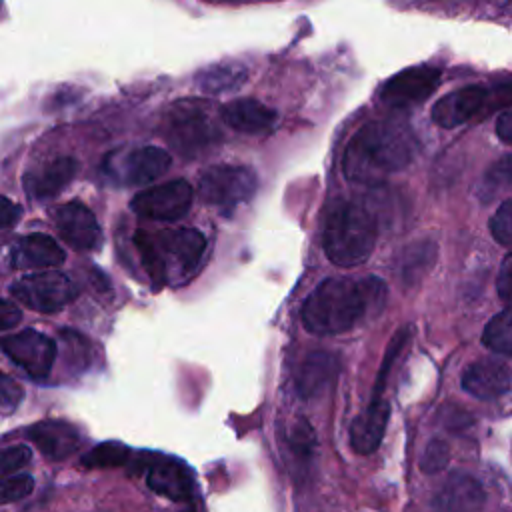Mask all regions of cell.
<instances>
[{
    "instance_id": "1",
    "label": "cell",
    "mask_w": 512,
    "mask_h": 512,
    "mask_svg": "<svg viewBox=\"0 0 512 512\" xmlns=\"http://www.w3.org/2000/svg\"><path fill=\"white\" fill-rule=\"evenodd\" d=\"M386 300V286L378 278H326L306 298L302 324L308 332L330 336L350 330L366 314L378 312Z\"/></svg>"
},
{
    "instance_id": "2",
    "label": "cell",
    "mask_w": 512,
    "mask_h": 512,
    "mask_svg": "<svg viewBox=\"0 0 512 512\" xmlns=\"http://www.w3.org/2000/svg\"><path fill=\"white\" fill-rule=\"evenodd\" d=\"M416 152L410 128L398 120L364 124L348 142L342 170L350 182L376 184L388 174L406 168Z\"/></svg>"
},
{
    "instance_id": "3",
    "label": "cell",
    "mask_w": 512,
    "mask_h": 512,
    "mask_svg": "<svg viewBox=\"0 0 512 512\" xmlns=\"http://www.w3.org/2000/svg\"><path fill=\"white\" fill-rule=\"evenodd\" d=\"M376 244V222L368 210L354 202H336L324 220L322 246L328 260L352 268L368 260Z\"/></svg>"
},
{
    "instance_id": "4",
    "label": "cell",
    "mask_w": 512,
    "mask_h": 512,
    "mask_svg": "<svg viewBox=\"0 0 512 512\" xmlns=\"http://www.w3.org/2000/svg\"><path fill=\"white\" fill-rule=\"evenodd\" d=\"M166 140L182 156H200L220 140V128L202 100H178L166 114Z\"/></svg>"
},
{
    "instance_id": "5",
    "label": "cell",
    "mask_w": 512,
    "mask_h": 512,
    "mask_svg": "<svg viewBox=\"0 0 512 512\" xmlns=\"http://www.w3.org/2000/svg\"><path fill=\"white\" fill-rule=\"evenodd\" d=\"M258 178L246 166L220 164L208 168L198 182L200 198L222 212H232L238 204L250 200L256 192Z\"/></svg>"
},
{
    "instance_id": "6",
    "label": "cell",
    "mask_w": 512,
    "mask_h": 512,
    "mask_svg": "<svg viewBox=\"0 0 512 512\" xmlns=\"http://www.w3.org/2000/svg\"><path fill=\"white\" fill-rule=\"evenodd\" d=\"M10 292L24 306L36 312L52 314L62 310L76 298L78 286L68 274L58 270H46L22 276L10 286Z\"/></svg>"
},
{
    "instance_id": "7",
    "label": "cell",
    "mask_w": 512,
    "mask_h": 512,
    "mask_svg": "<svg viewBox=\"0 0 512 512\" xmlns=\"http://www.w3.org/2000/svg\"><path fill=\"white\" fill-rule=\"evenodd\" d=\"M150 240L166 268L168 280L172 270L182 278L194 274L206 250V238L196 228L160 230L158 234H150Z\"/></svg>"
},
{
    "instance_id": "8",
    "label": "cell",
    "mask_w": 512,
    "mask_h": 512,
    "mask_svg": "<svg viewBox=\"0 0 512 512\" xmlns=\"http://www.w3.org/2000/svg\"><path fill=\"white\" fill-rule=\"evenodd\" d=\"M192 198V186L184 178H176L144 188L132 198L130 206L138 216L148 220H178L190 210Z\"/></svg>"
},
{
    "instance_id": "9",
    "label": "cell",
    "mask_w": 512,
    "mask_h": 512,
    "mask_svg": "<svg viewBox=\"0 0 512 512\" xmlns=\"http://www.w3.org/2000/svg\"><path fill=\"white\" fill-rule=\"evenodd\" d=\"M2 352L34 378H46L56 360V344L46 334L26 328L0 338Z\"/></svg>"
},
{
    "instance_id": "10",
    "label": "cell",
    "mask_w": 512,
    "mask_h": 512,
    "mask_svg": "<svg viewBox=\"0 0 512 512\" xmlns=\"http://www.w3.org/2000/svg\"><path fill=\"white\" fill-rule=\"evenodd\" d=\"M52 220L58 234L70 248L78 252H90L100 248L102 244L100 224L94 212L82 202L72 200V202L58 204L52 210Z\"/></svg>"
},
{
    "instance_id": "11",
    "label": "cell",
    "mask_w": 512,
    "mask_h": 512,
    "mask_svg": "<svg viewBox=\"0 0 512 512\" xmlns=\"http://www.w3.org/2000/svg\"><path fill=\"white\" fill-rule=\"evenodd\" d=\"M440 80L434 66H412L392 76L380 90V98L390 106H412L426 100Z\"/></svg>"
},
{
    "instance_id": "12",
    "label": "cell",
    "mask_w": 512,
    "mask_h": 512,
    "mask_svg": "<svg viewBox=\"0 0 512 512\" xmlns=\"http://www.w3.org/2000/svg\"><path fill=\"white\" fill-rule=\"evenodd\" d=\"M488 90L482 86H464L448 92L432 106V120L442 128H456L486 110Z\"/></svg>"
},
{
    "instance_id": "13",
    "label": "cell",
    "mask_w": 512,
    "mask_h": 512,
    "mask_svg": "<svg viewBox=\"0 0 512 512\" xmlns=\"http://www.w3.org/2000/svg\"><path fill=\"white\" fill-rule=\"evenodd\" d=\"M512 380L510 366L498 358H480L462 374V388L480 400L502 396Z\"/></svg>"
},
{
    "instance_id": "14",
    "label": "cell",
    "mask_w": 512,
    "mask_h": 512,
    "mask_svg": "<svg viewBox=\"0 0 512 512\" xmlns=\"http://www.w3.org/2000/svg\"><path fill=\"white\" fill-rule=\"evenodd\" d=\"M484 490L470 474L456 472L448 476L432 500L434 512H482Z\"/></svg>"
},
{
    "instance_id": "15",
    "label": "cell",
    "mask_w": 512,
    "mask_h": 512,
    "mask_svg": "<svg viewBox=\"0 0 512 512\" xmlns=\"http://www.w3.org/2000/svg\"><path fill=\"white\" fill-rule=\"evenodd\" d=\"M26 436L50 460H64L80 448V432L64 420H40L32 424Z\"/></svg>"
},
{
    "instance_id": "16",
    "label": "cell",
    "mask_w": 512,
    "mask_h": 512,
    "mask_svg": "<svg viewBox=\"0 0 512 512\" xmlns=\"http://www.w3.org/2000/svg\"><path fill=\"white\" fill-rule=\"evenodd\" d=\"M146 484L156 494L176 502L190 500L192 496V474L180 460L174 458L160 456L150 462L146 472Z\"/></svg>"
},
{
    "instance_id": "17",
    "label": "cell",
    "mask_w": 512,
    "mask_h": 512,
    "mask_svg": "<svg viewBox=\"0 0 512 512\" xmlns=\"http://www.w3.org/2000/svg\"><path fill=\"white\" fill-rule=\"evenodd\" d=\"M170 154L158 146H142L130 150L118 164L120 180L128 186L150 184L170 168Z\"/></svg>"
},
{
    "instance_id": "18",
    "label": "cell",
    "mask_w": 512,
    "mask_h": 512,
    "mask_svg": "<svg viewBox=\"0 0 512 512\" xmlns=\"http://www.w3.org/2000/svg\"><path fill=\"white\" fill-rule=\"evenodd\" d=\"M78 172V162L72 156H60L44 164L40 170L28 172L24 176V188L28 196L36 200H46L56 196Z\"/></svg>"
},
{
    "instance_id": "19",
    "label": "cell",
    "mask_w": 512,
    "mask_h": 512,
    "mask_svg": "<svg viewBox=\"0 0 512 512\" xmlns=\"http://www.w3.org/2000/svg\"><path fill=\"white\" fill-rule=\"evenodd\" d=\"M222 120L244 134H262L276 124V112L254 98H238L222 106Z\"/></svg>"
},
{
    "instance_id": "20",
    "label": "cell",
    "mask_w": 512,
    "mask_h": 512,
    "mask_svg": "<svg viewBox=\"0 0 512 512\" xmlns=\"http://www.w3.org/2000/svg\"><path fill=\"white\" fill-rule=\"evenodd\" d=\"M388 416L390 404L386 400H372V404L354 418L350 426V444L358 454H370L380 446Z\"/></svg>"
},
{
    "instance_id": "21",
    "label": "cell",
    "mask_w": 512,
    "mask_h": 512,
    "mask_svg": "<svg viewBox=\"0 0 512 512\" xmlns=\"http://www.w3.org/2000/svg\"><path fill=\"white\" fill-rule=\"evenodd\" d=\"M64 250L46 234H28L12 250L16 268H54L64 262Z\"/></svg>"
},
{
    "instance_id": "22",
    "label": "cell",
    "mask_w": 512,
    "mask_h": 512,
    "mask_svg": "<svg viewBox=\"0 0 512 512\" xmlns=\"http://www.w3.org/2000/svg\"><path fill=\"white\" fill-rule=\"evenodd\" d=\"M338 372V358L330 352L318 350L306 356L298 372V392L304 398H312L320 394L336 376Z\"/></svg>"
},
{
    "instance_id": "23",
    "label": "cell",
    "mask_w": 512,
    "mask_h": 512,
    "mask_svg": "<svg viewBox=\"0 0 512 512\" xmlns=\"http://www.w3.org/2000/svg\"><path fill=\"white\" fill-rule=\"evenodd\" d=\"M246 80V70L234 62L228 64H216L210 66L206 70H202L196 78L198 86L206 92H226V90H234L236 86H240Z\"/></svg>"
},
{
    "instance_id": "24",
    "label": "cell",
    "mask_w": 512,
    "mask_h": 512,
    "mask_svg": "<svg viewBox=\"0 0 512 512\" xmlns=\"http://www.w3.org/2000/svg\"><path fill=\"white\" fill-rule=\"evenodd\" d=\"M482 342L496 354L512 356V304L488 320L482 332Z\"/></svg>"
},
{
    "instance_id": "25",
    "label": "cell",
    "mask_w": 512,
    "mask_h": 512,
    "mask_svg": "<svg viewBox=\"0 0 512 512\" xmlns=\"http://www.w3.org/2000/svg\"><path fill=\"white\" fill-rule=\"evenodd\" d=\"M134 244H136V250L142 258V266L146 270V274L150 276L152 280V286L158 290L162 288L166 282H168V276H166V268L158 256V252L154 250L152 246V240H150V232L146 230H138L134 234Z\"/></svg>"
},
{
    "instance_id": "26",
    "label": "cell",
    "mask_w": 512,
    "mask_h": 512,
    "mask_svg": "<svg viewBox=\"0 0 512 512\" xmlns=\"http://www.w3.org/2000/svg\"><path fill=\"white\" fill-rule=\"evenodd\" d=\"M130 456V450L120 442H102L96 448L88 450L80 462L86 468H110V466H122L126 464Z\"/></svg>"
},
{
    "instance_id": "27",
    "label": "cell",
    "mask_w": 512,
    "mask_h": 512,
    "mask_svg": "<svg viewBox=\"0 0 512 512\" xmlns=\"http://www.w3.org/2000/svg\"><path fill=\"white\" fill-rule=\"evenodd\" d=\"M34 488V478L30 474H14L0 480V504L16 502L28 496Z\"/></svg>"
},
{
    "instance_id": "28",
    "label": "cell",
    "mask_w": 512,
    "mask_h": 512,
    "mask_svg": "<svg viewBox=\"0 0 512 512\" xmlns=\"http://www.w3.org/2000/svg\"><path fill=\"white\" fill-rule=\"evenodd\" d=\"M490 230L496 242L504 246H512V200L500 204L490 220Z\"/></svg>"
},
{
    "instance_id": "29",
    "label": "cell",
    "mask_w": 512,
    "mask_h": 512,
    "mask_svg": "<svg viewBox=\"0 0 512 512\" xmlns=\"http://www.w3.org/2000/svg\"><path fill=\"white\" fill-rule=\"evenodd\" d=\"M32 458V450L24 444H16V446H8L4 450H0V480L20 468H24Z\"/></svg>"
},
{
    "instance_id": "30",
    "label": "cell",
    "mask_w": 512,
    "mask_h": 512,
    "mask_svg": "<svg viewBox=\"0 0 512 512\" xmlns=\"http://www.w3.org/2000/svg\"><path fill=\"white\" fill-rule=\"evenodd\" d=\"M406 334H408V330H406V328H402V330H400V332H396V336L392 338V342H390V346H388V350H386V356H384V360H382V366H380L378 378H376L374 398H372V400H380V394H382V390H384L386 374H388V370H390V366H392L394 358H396V356H398V352L402 350V346H404V342H406Z\"/></svg>"
},
{
    "instance_id": "31",
    "label": "cell",
    "mask_w": 512,
    "mask_h": 512,
    "mask_svg": "<svg viewBox=\"0 0 512 512\" xmlns=\"http://www.w3.org/2000/svg\"><path fill=\"white\" fill-rule=\"evenodd\" d=\"M448 456H450V450H448V444L442 442V440H432L426 450H424V456H422V470L426 474H436L440 472L446 462H448Z\"/></svg>"
},
{
    "instance_id": "32",
    "label": "cell",
    "mask_w": 512,
    "mask_h": 512,
    "mask_svg": "<svg viewBox=\"0 0 512 512\" xmlns=\"http://www.w3.org/2000/svg\"><path fill=\"white\" fill-rule=\"evenodd\" d=\"M22 398H24V388L14 378L0 372V404L4 408H16Z\"/></svg>"
},
{
    "instance_id": "33",
    "label": "cell",
    "mask_w": 512,
    "mask_h": 512,
    "mask_svg": "<svg viewBox=\"0 0 512 512\" xmlns=\"http://www.w3.org/2000/svg\"><path fill=\"white\" fill-rule=\"evenodd\" d=\"M488 182L498 186H512V154L498 158L488 170Z\"/></svg>"
},
{
    "instance_id": "34",
    "label": "cell",
    "mask_w": 512,
    "mask_h": 512,
    "mask_svg": "<svg viewBox=\"0 0 512 512\" xmlns=\"http://www.w3.org/2000/svg\"><path fill=\"white\" fill-rule=\"evenodd\" d=\"M496 290L502 300L512 302V254H508L500 264L498 278H496Z\"/></svg>"
},
{
    "instance_id": "35",
    "label": "cell",
    "mask_w": 512,
    "mask_h": 512,
    "mask_svg": "<svg viewBox=\"0 0 512 512\" xmlns=\"http://www.w3.org/2000/svg\"><path fill=\"white\" fill-rule=\"evenodd\" d=\"M22 216V208L14 204L10 198L0 194V230L14 226Z\"/></svg>"
},
{
    "instance_id": "36",
    "label": "cell",
    "mask_w": 512,
    "mask_h": 512,
    "mask_svg": "<svg viewBox=\"0 0 512 512\" xmlns=\"http://www.w3.org/2000/svg\"><path fill=\"white\" fill-rule=\"evenodd\" d=\"M20 320H22L20 308L8 300H0V332L14 328Z\"/></svg>"
},
{
    "instance_id": "37",
    "label": "cell",
    "mask_w": 512,
    "mask_h": 512,
    "mask_svg": "<svg viewBox=\"0 0 512 512\" xmlns=\"http://www.w3.org/2000/svg\"><path fill=\"white\" fill-rule=\"evenodd\" d=\"M496 134H498V138L504 144L512 146V110H508V112L498 116V120H496Z\"/></svg>"
}]
</instances>
